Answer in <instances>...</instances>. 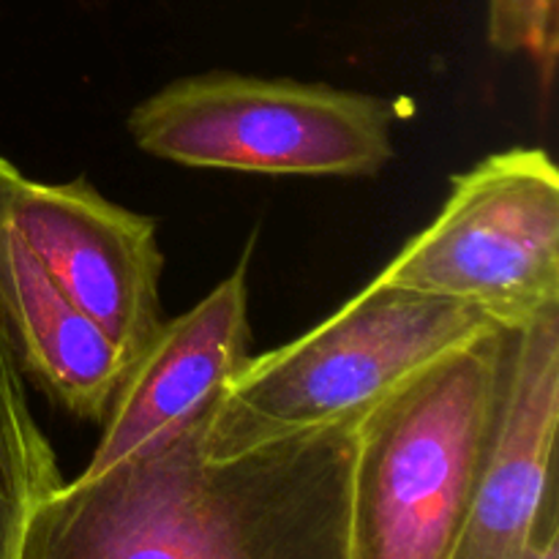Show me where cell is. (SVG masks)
<instances>
[{
    "label": "cell",
    "instance_id": "6da1fadb",
    "mask_svg": "<svg viewBox=\"0 0 559 559\" xmlns=\"http://www.w3.org/2000/svg\"><path fill=\"white\" fill-rule=\"evenodd\" d=\"M207 415L44 497L14 559H353L358 420L211 459Z\"/></svg>",
    "mask_w": 559,
    "mask_h": 559
},
{
    "label": "cell",
    "instance_id": "7a4b0ae2",
    "mask_svg": "<svg viewBox=\"0 0 559 559\" xmlns=\"http://www.w3.org/2000/svg\"><path fill=\"white\" fill-rule=\"evenodd\" d=\"M513 331H491L399 385L355 426L349 557L448 559L489 459Z\"/></svg>",
    "mask_w": 559,
    "mask_h": 559
},
{
    "label": "cell",
    "instance_id": "3957f363",
    "mask_svg": "<svg viewBox=\"0 0 559 559\" xmlns=\"http://www.w3.org/2000/svg\"><path fill=\"white\" fill-rule=\"evenodd\" d=\"M495 325L478 309L371 278L306 336L249 358L211 404L205 451L233 459L349 424Z\"/></svg>",
    "mask_w": 559,
    "mask_h": 559
},
{
    "label": "cell",
    "instance_id": "277c9868",
    "mask_svg": "<svg viewBox=\"0 0 559 559\" xmlns=\"http://www.w3.org/2000/svg\"><path fill=\"white\" fill-rule=\"evenodd\" d=\"M391 126L377 96L227 71L169 82L129 115L151 156L257 175H374L393 158Z\"/></svg>",
    "mask_w": 559,
    "mask_h": 559
},
{
    "label": "cell",
    "instance_id": "5b68a950",
    "mask_svg": "<svg viewBox=\"0 0 559 559\" xmlns=\"http://www.w3.org/2000/svg\"><path fill=\"white\" fill-rule=\"evenodd\" d=\"M451 186L435 222L374 282L459 300L506 331L559 311V173L549 153L508 147Z\"/></svg>",
    "mask_w": 559,
    "mask_h": 559
},
{
    "label": "cell",
    "instance_id": "8992f818",
    "mask_svg": "<svg viewBox=\"0 0 559 559\" xmlns=\"http://www.w3.org/2000/svg\"><path fill=\"white\" fill-rule=\"evenodd\" d=\"M5 222L60 293L112 338L131 369L164 325L156 222L115 205L82 178L71 183L25 178L11 197Z\"/></svg>",
    "mask_w": 559,
    "mask_h": 559
},
{
    "label": "cell",
    "instance_id": "52a82bcc",
    "mask_svg": "<svg viewBox=\"0 0 559 559\" xmlns=\"http://www.w3.org/2000/svg\"><path fill=\"white\" fill-rule=\"evenodd\" d=\"M559 311L513 331L489 459L448 559H559Z\"/></svg>",
    "mask_w": 559,
    "mask_h": 559
},
{
    "label": "cell",
    "instance_id": "ba28073f",
    "mask_svg": "<svg viewBox=\"0 0 559 559\" xmlns=\"http://www.w3.org/2000/svg\"><path fill=\"white\" fill-rule=\"evenodd\" d=\"M249 249L233 273L194 309L158 328L126 374L104 435L80 478L136 456L175 435L216 402L249 355Z\"/></svg>",
    "mask_w": 559,
    "mask_h": 559
},
{
    "label": "cell",
    "instance_id": "9c48e42d",
    "mask_svg": "<svg viewBox=\"0 0 559 559\" xmlns=\"http://www.w3.org/2000/svg\"><path fill=\"white\" fill-rule=\"evenodd\" d=\"M0 276L22 371L66 413L107 418L129 366L112 338L60 293L9 222L0 229Z\"/></svg>",
    "mask_w": 559,
    "mask_h": 559
},
{
    "label": "cell",
    "instance_id": "30bf717a",
    "mask_svg": "<svg viewBox=\"0 0 559 559\" xmlns=\"http://www.w3.org/2000/svg\"><path fill=\"white\" fill-rule=\"evenodd\" d=\"M22 180L25 175L0 156V229ZM60 486L58 456L33 418L0 276V559H14L31 511Z\"/></svg>",
    "mask_w": 559,
    "mask_h": 559
},
{
    "label": "cell",
    "instance_id": "8fae6325",
    "mask_svg": "<svg viewBox=\"0 0 559 559\" xmlns=\"http://www.w3.org/2000/svg\"><path fill=\"white\" fill-rule=\"evenodd\" d=\"M489 41L508 55H527L549 85L557 60V0H489Z\"/></svg>",
    "mask_w": 559,
    "mask_h": 559
}]
</instances>
